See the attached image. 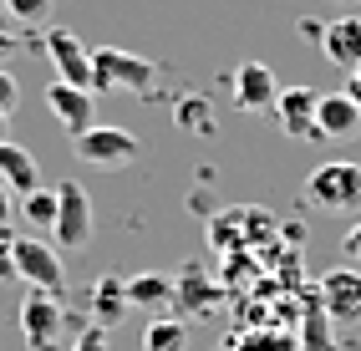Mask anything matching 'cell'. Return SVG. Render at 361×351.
<instances>
[{"instance_id":"obj_2","label":"cell","mask_w":361,"mask_h":351,"mask_svg":"<svg viewBox=\"0 0 361 351\" xmlns=\"http://www.w3.org/2000/svg\"><path fill=\"white\" fill-rule=\"evenodd\" d=\"M92 234H97V214H92L87 189L77 178H61L56 183V224H51L56 250H87Z\"/></svg>"},{"instance_id":"obj_13","label":"cell","mask_w":361,"mask_h":351,"mask_svg":"<svg viewBox=\"0 0 361 351\" xmlns=\"http://www.w3.org/2000/svg\"><path fill=\"white\" fill-rule=\"evenodd\" d=\"M321 56L331 66H361V16H341V20H326V36H321Z\"/></svg>"},{"instance_id":"obj_16","label":"cell","mask_w":361,"mask_h":351,"mask_svg":"<svg viewBox=\"0 0 361 351\" xmlns=\"http://www.w3.org/2000/svg\"><path fill=\"white\" fill-rule=\"evenodd\" d=\"M173 306H183L188 316H214V306H219V285L204 280L199 265H183V275L173 280Z\"/></svg>"},{"instance_id":"obj_18","label":"cell","mask_w":361,"mask_h":351,"mask_svg":"<svg viewBox=\"0 0 361 351\" xmlns=\"http://www.w3.org/2000/svg\"><path fill=\"white\" fill-rule=\"evenodd\" d=\"M142 351H188V321L153 316L148 331H142Z\"/></svg>"},{"instance_id":"obj_26","label":"cell","mask_w":361,"mask_h":351,"mask_svg":"<svg viewBox=\"0 0 361 351\" xmlns=\"http://www.w3.org/2000/svg\"><path fill=\"white\" fill-rule=\"evenodd\" d=\"M341 250H346V260H351V265H361V219H356V224L346 229V240H341Z\"/></svg>"},{"instance_id":"obj_17","label":"cell","mask_w":361,"mask_h":351,"mask_svg":"<svg viewBox=\"0 0 361 351\" xmlns=\"http://www.w3.org/2000/svg\"><path fill=\"white\" fill-rule=\"evenodd\" d=\"M128 306L133 311H168L173 306V280L168 275H153V270H142L128 280Z\"/></svg>"},{"instance_id":"obj_23","label":"cell","mask_w":361,"mask_h":351,"mask_svg":"<svg viewBox=\"0 0 361 351\" xmlns=\"http://www.w3.org/2000/svg\"><path fill=\"white\" fill-rule=\"evenodd\" d=\"M51 6H56V0H6L11 20H20V26H41V20H51Z\"/></svg>"},{"instance_id":"obj_20","label":"cell","mask_w":361,"mask_h":351,"mask_svg":"<svg viewBox=\"0 0 361 351\" xmlns=\"http://www.w3.org/2000/svg\"><path fill=\"white\" fill-rule=\"evenodd\" d=\"M295 351H331V316L321 311V300L316 306H305V321H300V341Z\"/></svg>"},{"instance_id":"obj_4","label":"cell","mask_w":361,"mask_h":351,"mask_svg":"<svg viewBox=\"0 0 361 351\" xmlns=\"http://www.w3.org/2000/svg\"><path fill=\"white\" fill-rule=\"evenodd\" d=\"M92 72H97V92H107V87L153 92V82H158V66H153L148 56L117 51V46H102V51H92Z\"/></svg>"},{"instance_id":"obj_27","label":"cell","mask_w":361,"mask_h":351,"mask_svg":"<svg viewBox=\"0 0 361 351\" xmlns=\"http://www.w3.org/2000/svg\"><path fill=\"white\" fill-rule=\"evenodd\" d=\"M11 214H16V204H11V189L0 183V240H11Z\"/></svg>"},{"instance_id":"obj_21","label":"cell","mask_w":361,"mask_h":351,"mask_svg":"<svg viewBox=\"0 0 361 351\" xmlns=\"http://www.w3.org/2000/svg\"><path fill=\"white\" fill-rule=\"evenodd\" d=\"M173 117H178V128H188V133H214V112H209V102L199 97H183L178 107H173Z\"/></svg>"},{"instance_id":"obj_22","label":"cell","mask_w":361,"mask_h":351,"mask_svg":"<svg viewBox=\"0 0 361 351\" xmlns=\"http://www.w3.org/2000/svg\"><path fill=\"white\" fill-rule=\"evenodd\" d=\"M229 351H295V341L285 331H245Z\"/></svg>"},{"instance_id":"obj_11","label":"cell","mask_w":361,"mask_h":351,"mask_svg":"<svg viewBox=\"0 0 361 351\" xmlns=\"http://www.w3.org/2000/svg\"><path fill=\"white\" fill-rule=\"evenodd\" d=\"M356 133H361V107L346 97V92H321V102H316V137L341 143V137H356Z\"/></svg>"},{"instance_id":"obj_30","label":"cell","mask_w":361,"mask_h":351,"mask_svg":"<svg viewBox=\"0 0 361 351\" xmlns=\"http://www.w3.org/2000/svg\"><path fill=\"white\" fill-rule=\"evenodd\" d=\"M341 92H346V97L361 107V66H351V72H346V87H341Z\"/></svg>"},{"instance_id":"obj_25","label":"cell","mask_w":361,"mask_h":351,"mask_svg":"<svg viewBox=\"0 0 361 351\" xmlns=\"http://www.w3.org/2000/svg\"><path fill=\"white\" fill-rule=\"evenodd\" d=\"M71 351H107V331L102 326H82L77 341H71Z\"/></svg>"},{"instance_id":"obj_1","label":"cell","mask_w":361,"mask_h":351,"mask_svg":"<svg viewBox=\"0 0 361 351\" xmlns=\"http://www.w3.org/2000/svg\"><path fill=\"white\" fill-rule=\"evenodd\" d=\"M11 254H16V280H26L31 290H46V295H66V265H61V250L36 240V234H20L11 240Z\"/></svg>"},{"instance_id":"obj_29","label":"cell","mask_w":361,"mask_h":351,"mask_svg":"<svg viewBox=\"0 0 361 351\" xmlns=\"http://www.w3.org/2000/svg\"><path fill=\"white\" fill-rule=\"evenodd\" d=\"M295 31H300V41H316V46H321V36H326V20H310V16H305V20H295Z\"/></svg>"},{"instance_id":"obj_5","label":"cell","mask_w":361,"mask_h":351,"mask_svg":"<svg viewBox=\"0 0 361 351\" xmlns=\"http://www.w3.org/2000/svg\"><path fill=\"white\" fill-rule=\"evenodd\" d=\"M71 143H77V158L92 163V168H128V163L142 153V143L128 128H97V123H92L82 137H71Z\"/></svg>"},{"instance_id":"obj_31","label":"cell","mask_w":361,"mask_h":351,"mask_svg":"<svg viewBox=\"0 0 361 351\" xmlns=\"http://www.w3.org/2000/svg\"><path fill=\"white\" fill-rule=\"evenodd\" d=\"M6 133H11V117H6V112H0V143H6Z\"/></svg>"},{"instance_id":"obj_10","label":"cell","mask_w":361,"mask_h":351,"mask_svg":"<svg viewBox=\"0 0 361 351\" xmlns=\"http://www.w3.org/2000/svg\"><path fill=\"white\" fill-rule=\"evenodd\" d=\"M316 102H321L316 87H280V97H275L280 133L285 137H316Z\"/></svg>"},{"instance_id":"obj_33","label":"cell","mask_w":361,"mask_h":351,"mask_svg":"<svg viewBox=\"0 0 361 351\" xmlns=\"http://www.w3.org/2000/svg\"><path fill=\"white\" fill-rule=\"evenodd\" d=\"M336 6H351V0H336Z\"/></svg>"},{"instance_id":"obj_15","label":"cell","mask_w":361,"mask_h":351,"mask_svg":"<svg viewBox=\"0 0 361 351\" xmlns=\"http://www.w3.org/2000/svg\"><path fill=\"white\" fill-rule=\"evenodd\" d=\"M0 183L20 199V194H31V189H41V168H36V158H31V148H20V143H0Z\"/></svg>"},{"instance_id":"obj_9","label":"cell","mask_w":361,"mask_h":351,"mask_svg":"<svg viewBox=\"0 0 361 351\" xmlns=\"http://www.w3.org/2000/svg\"><path fill=\"white\" fill-rule=\"evenodd\" d=\"M229 92H234V107H239V112H275V97H280L275 66H264V61H239Z\"/></svg>"},{"instance_id":"obj_8","label":"cell","mask_w":361,"mask_h":351,"mask_svg":"<svg viewBox=\"0 0 361 351\" xmlns=\"http://www.w3.org/2000/svg\"><path fill=\"white\" fill-rule=\"evenodd\" d=\"M316 300H321V311L331 316V326H356L361 321V270H351V265L326 270Z\"/></svg>"},{"instance_id":"obj_28","label":"cell","mask_w":361,"mask_h":351,"mask_svg":"<svg viewBox=\"0 0 361 351\" xmlns=\"http://www.w3.org/2000/svg\"><path fill=\"white\" fill-rule=\"evenodd\" d=\"M16 280V254H11V240H0V285Z\"/></svg>"},{"instance_id":"obj_32","label":"cell","mask_w":361,"mask_h":351,"mask_svg":"<svg viewBox=\"0 0 361 351\" xmlns=\"http://www.w3.org/2000/svg\"><path fill=\"white\" fill-rule=\"evenodd\" d=\"M6 46H11V41H6V36H0V51H6Z\"/></svg>"},{"instance_id":"obj_12","label":"cell","mask_w":361,"mask_h":351,"mask_svg":"<svg viewBox=\"0 0 361 351\" xmlns=\"http://www.w3.org/2000/svg\"><path fill=\"white\" fill-rule=\"evenodd\" d=\"M46 107H51V117L71 133V137H82L87 128H92V92H82V87H66V82H51L46 87Z\"/></svg>"},{"instance_id":"obj_3","label":"cell","mask_w":361,"mask_h":351,"mask_svg":"<svg viewBox=\"0 0 361 351\" xmlns=\"http://www.w3.org/2000/svg\"><path fill=\"white\" fill-rule=\"evenodd\" d=\"M305 199L316 204V209H326V214L356 209L361 204V163H346V158L321 163V168L305 178Z\"/></svg>"},{"instance_id":"obj_24","label":"cell","mask_w":361,"mask_h":351,"mask_svg":"<svg viewBox=\"0 0 361 351\" xmlns=\"http://www.w3.org/2000/svg\"><path fill=\"white\" fill-rule=\"evenodd\" d=\"M16 107H20V82H16V77L6 72V66H0V112L11 117Z\"/></svg>"},{"instance_id":"obj_6","label":"cell","mask_w":361,"mask_h":351,"mask_svg":"<svg viewBox=\"0 0 361 351\" xmlns=\"http://www.w3.org/2000/svg\"><path fill=\"white\" fill-rule=\"evenodd\" d=\"M61 326H66V311H61L56 295L31 290L20 300V336H26L31 351H56L61 346Z\"/></svg>"},{"instance_id":"obj_14","label":"cell","mask_w":361,"mask_h":351,"mask_svg":"<svg viewBox=\"0 0 361 351\" xmlns=\"http://www.w3.org/2000/svg\"><path fill=\"white\" fill-rule=\"evenodd\" d=\"M128 280L123 275H102L97 285H92V326H102V331H112L117 321H128Z\"/></svg>"},{"instance_id":"obj_7","label":"cell","mask_w":361,"mask_h":351,"mask_svg":"<svg viewBox=\"0 0 361 351\" xmlns=\"http://www.w3.org/2000/svg\"><path fill=\"white\" fill-rule=\"evenodd\" d=\"M46 56H51V66H56V82H66V87H82V92H92L97 97V72H92V51L71 36V31H51L46 36Z\"/></svg>"},{"instance_id":"obj_34","label":"cell","mask_w":361,"mask_h":351,"mask_svg":"<svg viewBox=\"0 0 361 351\" xmlns=\"http://www.w3.org/2000/svg\"><path fill=\"white\" fill-rule=\"evenodd\" d=\"M0 11H6V0H0Z\"/></svg>"},{"instance_id":"obj_19","label":"cell","mask_w":361,"mask_h":351,"mask_svg":"<svg viewBox=\"0 0 361 351\" xmlns=\"http://www.w3.org/2000/svg\"><path fill=\"white\" fill-rule=\"evenodd\" d=\"M16 214L26 229H51L56 224V189H31L16 199Z\"/></svg>"}]
</instances>
